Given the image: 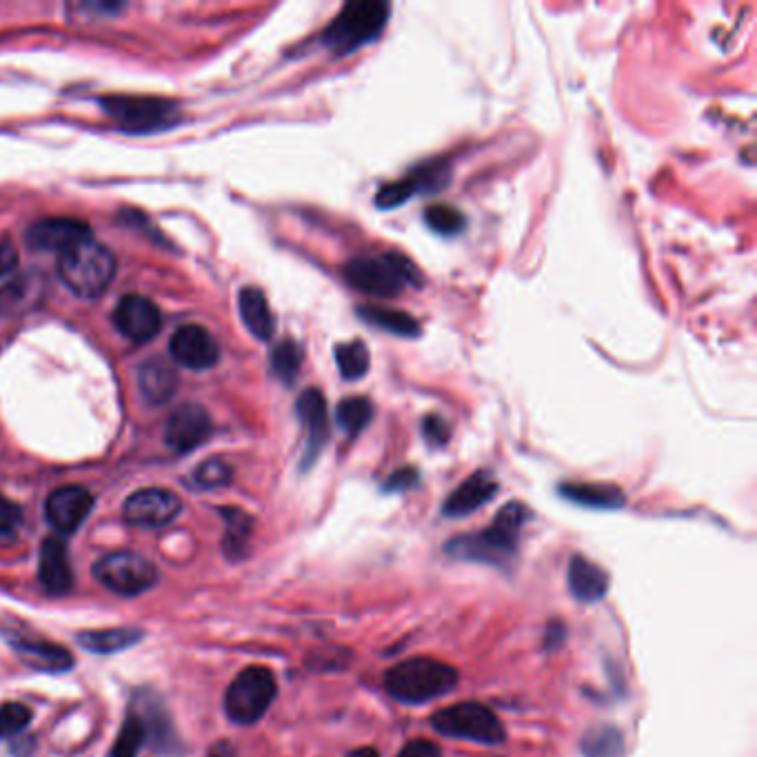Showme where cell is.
<instances>
[{
	"instance_id": "1",
	"label": "cell",
	"mask_w": 757,
	"mask_h": 757,
	"mask_svg": "<svg viewBox=\"0 0 757 757\" xmlns=\"http://www.w3.org/2000/svg\"><path fill=\"white\" fill-rule=\"evenodd\" d=\"M527 520L529 509L522 502H509L498 511L491 527L449 540L446 553L464 562L509 567V562L515 558L520 531Z\"/></svg>"
},
{
	"instance_id": "2",
	"label": "cell",
	"mask_w": 757,
	"mask_h": 757,
	"mask_svg": "<svg viewBox=\"0 0 757 757\" xmlns=\"http://www.w3.org/2000/svg\"><path fill=\"white\" fill-rule=\"evenodd\" d=\"M343 278L352 289L380 301L395 298L406 287H422V276L417 267L397 252L352 258L343 267Z\"/></svg>"
},
{
	"instance_id": "3",
	"label": "cell",
	"mask_w": 757,
	"mask_h": 757,
	"mask_svg": "<svg viewBox=\"0 0 757 757\" xmlns=\"http://www.w3.org/2000/svg\"><path fill=\"white\" fill-rule=\"evenodd\" d=\"M458 687V671L433 658H409L384 674L386 694L402 705H426Z\"/></svg>"
},
{
	"instance_id": "4",
	"label": "cell",
	"mask_w": 757,
	"mask_h": 757,
	"mask_svg": "<svg viewBox=\"0 0 757 757\" xmlns=\"http://www.w3.org/2000/svg\"><path fill=\"white\" fill-rule=\"evenodd\" d=\"M389 13L391 4L386 0H352L327 24L321 40L334 56H350L378 38Z\"/></svg>"
},
{
	"instance_id": "5",
	"label": "cell",
	"mask_w": 757,
	"mask_h": 757,
	"mask_svg": "<svg viewBox=\"0 0 757 757\" xmlns=\"http://www.w3.org/2000/svg\"><path fill=\"white\" fill-rule=\"evenodd\" d=\"M58 274L69 292L80 298H98L116 274L114 254L94 238L58 256Z\"/></svg>"
},
{
	"instance_id": "6",
	"label": "cell",
	"mask_w": 757,
	"mask_h": 757,
	"mask_svg": "<svg viewBox=\"0 0 757 757\" xmlns=\"http://www.w3.org/2000/svg\"><path fill=\"white\" fill-rule=\"evenodd\" d=\"M276 676L267 667H247L225 694V714L234 725H256L276 700Z\"/></svg>"
},
{
	"instance_id": "7",
	"label": "cell",
	"mask_w": 757,
	"mask_h": 757,
	"mask_svg": "<svg viewBox=\"0 0 757 757\" xmlns=\"http://www.w3.org/2000/svg\"><path fill=\"white\" fill-rule=\"evenodd\" d=\"M431 727L444 738L469 740L486 747L502 745L507 738L498 716L480 702H460L446 707L431 718Z\"/></svg>"
},
{
	"instance_id": "8",
	"label": "cell",
	"mask_w": 757,
	"mask_h": 757,
	"mask_svg": "<svg viewBox=\"0 0 757 757\" xmlns=\"http://www.w3.org/2000/svg\"><path fill=\"white\" fill-rule=\"evenodd\" d=\"M94 578L107 591L122 598H134L158 584V569L140 553L114 551L94 564Z\"/></svg>"
},
{
	"instance_id": "9",
	"label": "cell",
	"mask_w": 757,
	"mask_h": 757,
	"mask_svg": "<svg viewBox=\"0 0 757 757\" xmlns=\"http://www.w3.org/2000/svg\"><path fill=\"white\" fill-rule=\"evenodd\" d=\"M451 176L449 163L444 160H431L424 165H417L400 180L382 185L376 194V207L378 209H395L404 203H409L417 194H435L442 187H446Z\"/></svg>"
},
{
	"instance_id": "10",
	"label": "cell",
	"mask_w": 757,
	"mask_h": 757,
	"mask_svg": "<svg viewBox=\"0 0 757 757\" xmlns=\"http://www.w3.org/2000/svg\"><path fill=\"white\" fill-rule=\"evenodd\" d=\"M102 107L116 122L134 131L163 127L176 116V105L147 96H109L102 98Z\"/></svg>"
},
{
	"instance_id": "11",
	"label": "cell",
	"mask_w": 757,
	"mask_h": 757,
	"mask_svg": "<svg viewBox=\"0 0 757 757\" xmlns=\"http://www.w3.org/2000/svg\"><path fill=\"white\" fill-rule=\"evenodd\" d=\"M183 509L180 498L174 491L149 486L131 493L122 504V515L136 527H165Z\"/></svg>"
},
{
	"instance_id": "12",
	"label": "cell",
	"mask_w": 757,
	"mask_h": 757,
	"mask_svg": "<svg viewBox=\"0 0 757 757\" xmlns=\"http://www.w3.org/2000/svg\"><path fill=\"white\" fill-rule=\"evenodd\" d=\"M296 413L305 426L303 469H309L330 440V409L321 389H307L296 400Z\"/></svg>"
},
{
	"instance_id": "13",
	"label": "cell",
	"mask_w": 757,
	"mask_h": 757,
	"mask_svg": "<svg viewBox=\"0 0 757 757\" xmlns=\"http://www.w3.org/2000/svg\"><path fill=\"white\" fill-rule=\"evenodd\" d=\"M94 507V498L85 486H60L45 502L47 522L62 535L76 533L80 524L87 520Z\"/></svg>"
},
{
	"instance_id": "14",
	"label": "cell",
	"mask_w": 757,
	"mask_h": 757,
	"mask_svg": "<svg viewBox=\"0 0 757 757\" xmlns=\"http://www.w3.org/2000/svg\"><path fill=\"white\" fill-rule=\"evenodd\" d=\"M114 325L125 338L134 343H147L160 332L163 318L149 298L125 296L114 309Z\"/></svg>"
},
{
	"instance_id": "15",
	"label": "cell",
	"mask_w": 757,
	"mask_h": 757,
	"mask_svg": "<svg viewBox=\"0 0 757 757\" xmlns=\"http://www.w3.org/2000/svg\"><path fill=\"white\" fill-rule=\"evenodd\" d=\"M212 417L198 404H185L171 413L165 429V442L169 449L187 453L200 446L212 435Z\"/></svg>"
},
{
	"instance_id": "16",
	"label": "cell",
	"mask_w": 757,
	"mask_h": 757,
	"mask_svg": "<svg viewBox=\"0 0 757 757\" xmlns=\"http://www.w3.org/2000/svg\"><path fill=\"white\" fill-rule=\"evenodd\" d=\"M169 352L176 363H180L187 370H196V372L214 367L220 358L214 336L198 325H187L178 330L171 336Z\"/></svg>"
},
{
	"instance_id": "17",
	"label": "cell",
	"mask_w": 757,
	"mask_h": 757,
	"mask_svg": "<svg viewBox=\"0 0 757 757\" xmlns=\"http://www.w3.org/2000/svg\"><path fill=\"white\" fill-rule=\"evenodd\" d=\"M91 238V229L82 220L73 218H47L31 225L27 234V243L38 252H56L58 256L82 240Z\"/></svg>"
},
{
	"instance_id": "18",
	"label": "cell",
	"mask_w": 757,
	"mask_h": 757,
	"mask_svg": "<svg viewBox=\"0 0 757 757\" xmlns=\"http://www.w3.org/2000/svg\"><path fill=\"white\" fill-rule=\"evenodd\" d=\"M498 493V482L489 471L471 473L446 500L442 513L446 518H464L491 502Z\"/></svg>"
},
{
	"instance_id": "19",
	"label": "cell",
	"mask_w": 757,
	"mask_h": 757,
	"mask_svg": "<svg viewBox=\"0 0 757 757\" xmlns=\"http://www.w3.org/2000/svg\"><path fill=\"white\" fill-rule=\"evenodd\" d=\"M38 580L42 589L51 596H67L73 587V571L69 564V553L62 540L47 538L40 547Z\"/></svg>"
},
{
	"instance_id": "20",
	"label": "cell",
	"mask_w": 757,
	"mask_h": 757,
	"mask_svg": "<svg viewBox=\"0 0 757 757\" xmlns=\"http://www.w3.org/2000/svg\"><path fill=\"white\" fill-rule=\"evenodd\" d=\"M611 587L609 573L584 556H573L569 564V589L584 604L600 602Z\"/></svg>"
},
{
	"instance_id": "21",
	"label": "cell",
	"mask_w": 757,
	"mask_h": 757,
	"mask_svg": "<svg viewBox=\"0 0 757 757\" xmlns=\"http://www.w3.org/2000/svg\"><path fill=\"white\" fill-rule=\"evenodd\" d=\"M11 647L18 653V658L36 671L62 674V671H69L71 665H73V658L67 649L51 645V642H45V640L18 638V640H11Z\"/></svg>"
},
{
	"instance_id": "22",
	"label": "cell",
	"mask_w": 757,
	"mask_h": 757,
	"mask_svg": "<svg viewBox=\"0 0 757 757\" xmlns=\"http://www.w3.org/2000/svg\"><path fill=\"white\" fill-rule=\"evenodd\" d=\"M560 495L573 504L587 507V509H622L627 502V495L620 486L607 484V482H564L560 484Z\"/></svg>"
},
{
	"instance_id": "23",
	"label": "cell",
	"mask_w": 757,
	"mask_h": 757,
	"mask_svg": "<svg viewBox=\"0 0 757 757\" xmlns=\"http://www.w3.org/2000/svg\"><path fill=\"white\" fill-rule=\"evenodd\" d=\"M240 316L247 325V330L258 341H272L276 334V321L272 314V307L267 303V296L258 287H245L240 292Z\"/></svg>"
},
{
	"instance_id": "24",
	"label": "cell",
	"mask_w": 757,
	"mask_h": 757,
	"mask_svg": "<svg viewBox=\"0 0 757 757\" xmlns=\"http://www.w3.org/2000/svg\"><path fill=\"white\" fill-rule=\"evenodd\" d=\"M358 316L363 318V323L384 330L389 334H395L400 338H415L420 334L417 321L400 309H391L382 305H363L358 307Z\"/></svg>"
},
{
	"instance_id": "25",
	"label": "cell",
	"mask_w": 757,
	"mask_h": 757,
	"mask_svg": "<svg viewBox=\"0 0 757 757\" xmlns=\"http://www.w3.org/2000/svg\"><path fill=\"white\" fill-rule=\"evenodd\" d=\"M142 633L136 629H102V631H85L78 636V645L96 656H111L127 651L138 645Z\"/></svg>"
},
{
	"instance_id": "26",
	"label": "cell",
	"mask_w": 757,
	"mask_h": 757,
	"mask_svg": "<svg viewBox=\"0 0 757 757\" xmlns=\"http://www.w3.org/2000/svg\"><path fill=\"white\" fill-rule=\"evenodd\" d=\"M138 384H140V391L142 395L151 402V404H163L167 402L174 391H176V374L160 361H149L140 367V374H138Z\"/></svg>"
},
{
	"instance_id": "27",
	"label": "cell",
	"mask_w": 757,
	"mask_h": 757,
	"mask_svg": "<svg viewBox=\"0 0 757 757\" xmlns=\"http://www.w3.org/2000/svg\"><path fill=\"white\" fill-rule=\"evenodd\" d=\"M372 420H374V404L370 397H363V395L345 397L336 406V422L350 438L361 435L372 424Z\"/></svg>"
},
{
	"instance_id": "28",
	"label": "cell",
	"mask_w": 757,
	"mask_h": 757,
	"mask_svg": "<svg viewBox=\"0 0 757 757\" xmlns=\"http://www.w3.org/2000/svg\"><path fill=\"white\" fill-rule=\"evenodd\" d=\"M580 751L584 757H622L625 756V736L618 727L598 725L584 734Z\"/></svg>"
},
{
	"instance_id": "29",
	"label": "cell",
	"mask_w": 757,
	"mask_h": 757,
	"mask_svg": "<svg viewBox=\"0 0 757 757\" xmlns=\"http://www.w3.org/2000/svg\"><path fill=\"white\" fill-rule=\"evenodd\" d=\"M336 365L343 374V378L350 382L363 380L370 374L372 367V356L370 350L363 341H352V343H343L336 347Z\"/></svg>"
},
{
	"instance_id": "30",
	"label": "cell",
	"mask_w": 757,
	"mask_h": 757,
	"mask_svg": "<svg viewBox=\"0 0 757 757\" xmlns=\"http://www.w3.org/2000/svg\"><path fill=\"white\" fill-rule=\"evenodd\" d=\"M424 223L438 236H458L466 227V216L451 205L438 203L424 209Z\"/></svg>"
},
{
	"instance_id": "31",
	"label": "cell",
	"mask_w": 757,
	"mask_h": 757,
	"mask_svg": "<svg viewBox=\"0 0 757 757\" xmlns=\"http://www.w3.org/2000/svg\"><path fill=\"white\" fill-rule=\"evenodd\" d=\"M303 367V347L294 341H283L272 352V372L285 384H292L298 378V372Z\"/></svg>"
},
{
	"instance_id": "32",
	"label": "cell",
	"mask_w": 757,
	"mask_h": 757,
	"mask_svg": "<svg viewBox=\"0 0 757 757\" xmlns=\"http://www.w3.org/2000/svg\"><path fill=\"white\" fill-rule=\"evenodd\" d=\"M145 743H147V727H145L140 716L131 714L125 720V725H122V729H120V734H118V738L111 747L109 757H138L140 749L145 747Z\"/></svg>"
},
{
	"instance_id": "33",
	"label": "cell",
	"mask_w": 757,
	"mask_h": 757,
	"mask_svg": "<svg viewBox=\"0 0 757 757\" xmlns=\"http://www.w3.org/2000/svg\"><path fill=\"white\" fill-rule=\"evenodd\" d=\"M227 513V535H225V549L229 558L245 556L247 540L252 535V518L238 509H229Z\"/></svg>"
},
{
	"instance_id": "34",
	"label": "cell",
	"mask_w": 757,
	"mask_h": 757,
	"mask_svg": "<svg viewBox=\"0 0 757 757\" xmlns=\"http://www.w3.org/2000/svg\"><path fill=\"white\" fill-rule=\"evenodd\" d=\"M31 722V709L22 702H4L0 707V738L22 734Z\"/></svg>"
},
{
	"instance_id": "35",
	"label": "cell",
	"mask_w": 757,
	"mask_h": 757,
	"mask_svg": "<svg viewBox=\"0 0 757 757\" xmlns=\"http://www.w3.org/2000/svg\"><path fill=\"white\" fill-rule=\"evenodd\" d=\"M232 466L223 460H207L196 469V484L203 489H220L232 482Z\"/></svg>"
},
{
	"instance_id": "36",
	"label": "cell",
	"mask_w": 757,
	"mask_h": 757,
	"mask_svg": "<svg viewBox=\"0 0 757 757\" xmlns=\"http://www.w3.org/2000/svg\"><path fill=\"white\" fill-rule=\"evenodd\" d=\"M422 435L431 446H444L451 440V424L442 415L429 413L422 420Z\"/></svg>"
},
{
	"instance_id": "37",
	"label": "cell",
	"mask_w": 757,
	"mask_h": 757,
	"mask_svg": "<svg viewBox=\"0 0 757 757\" xmlns=\"http://www.w3.org/2000/svg\"><path fill=\"white\" fill-rule=\"evenodd\" d=\"M417 480H420V475H417V471L413 466H402V469L393 471L386 478V482L382 484V491H386V493H402V491L413 489L417 484Z\"/></svg>"
},
{
	"instance_id": "38",
	"label": "cell",
	"mask_w": 757,
	"mask_h": 757,
	"mask_svg": "<svg viewBox=\"0 0 757 757\" xmlns=\"http://www.w3.org/2000/svg\"><path fill=\"white\" fill-rule=\"evenodd\" d=\"M20 518H22L20 509L11 500L0 495V535L13 531L20 524Z\"/></svg>"
},
{
	"instance_id": "39",
	"label": "cell",
	"mask_w": 757,
	"mask_h": 757,
	"mask_svg": "<svg viewBox=\"0 0 757 757\" xmlns=\"http://www.w3.org/2000/svg\"><path fill=\"white\" fill-rule=\"evenodd\" d=\"M397 757H442L440 747L433 745L431 740H413L402 747Z\"/></svg>"
},
{
	"instance_id": "40",
	"label": "cell",
	"mask_w": 757,
	"mask_h": 757,
	"mask_svg": "<svg viewBox=\"0 0 757 757\" xmlns=\"http://www.w3.org/2000/svg\"><path fill=\"white\" fill-rule=\"evenodd\" d=\"M16 260H18V258H16L13 247L0 240V278L7 276V274L16 267Z\"/></svg>"
},
{
	"instance_id": "41",
	"label": "cell",
	"mask_w": 757,
	"mask_h": 757,
	"mask_svg": "<svg viewBox=\"0 0 757 757\" xmlns=\"http://www.w3.org/2000/svg\"><path fill=\"white\" fill-rule=\"evenodd\" d=\"M562 640H564V627L560 622L549 625V629H547V649L560 647Z\"/></svg>"
},
{
	"instance_id": "42",
	"label": "cell",
	"mask_w": 757,
	"mask_h": 757,
	"mask_svg": "<svg viewBox=\"0 0 757 757\" xmlns=\"http://www.w3.org/2000/svg\"><path fill=\"white\" fill-rule=\"evenodd\" d=\"M209 757H236V751L227 743H218L209 749Z\"/></svg>"
},
{
	"instance_id": "43",
	"label": "cell",
	"mask_w": 757,
	"mask_h": 757,
	"mask_svg": "<svg viewBox=\"0 0 757 757\" xmlns=\"http://www.w3.org/2000/svg\"><path fill=\"white\" fill-rule=\"evenodd\" d=\"M347 757H380L378 751L374 747H363V749H356L352 751Z\"/></svg>"
}]
</instances>
